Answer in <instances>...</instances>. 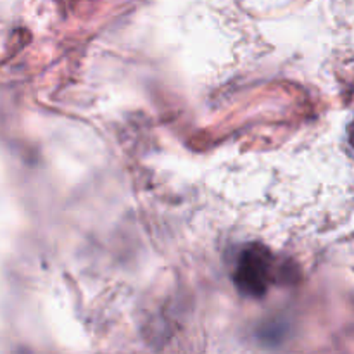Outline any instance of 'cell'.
Segmentation results:
<instances>
[{"mask_svg":"<svg viewBox=\"0 0 354 354\" xmlns=\"http://www.w3.org/2000/svg\"><path fill=\"white\" fill-rule=\"evenodd\" d=\"M235 283L248 296H263L272 280V259L259 248L245 249L235 270Z\"/></svg>","mask_w":354,"mask_h":354,"instance_id":"cell-1","label":"cell"}]
</instances>
